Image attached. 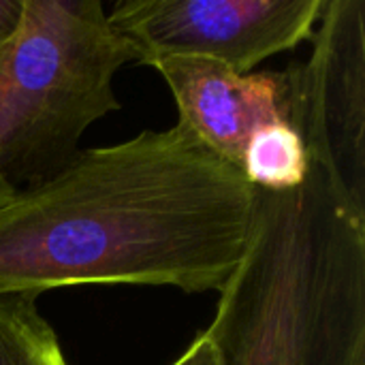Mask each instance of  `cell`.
<instances>
[{
	"instance_id": "obj_7",
	"label": "cell",
	"mask_w": 365,
	"mask_h": 365,
	"mask_svg": "<svg viewBox=\"0 0 365 365\" xmlns=\"http://www.w3.org/2000/svg\"><path fill=\"white\" fill-rule=\"evenodd\" d=\"M310 160L299 135L287 122L259 128L244 152L242 173L259 190L284 192L304 184Z\"/></svg>"
},
{
	"instance_id": "obj_1",
	"label": "cell",
	"mask_w": 365,
	"mask_h": 365,
	"mask_svg": "<svg viewBox=\"0 0 365 365\" xmlns=\"http://www.w3.org/2000/svg\"><path fill=\"white\" fill-rule=\"evenodd\" d=\"M255 188L184 122L79 150L0 205V295L79 284L218 291L237 269Z\"/></svg>"
},
{
	"instance_id": "obj_5",
	"label": "cell",
	"mask_w": 365,
	"mask_h": 365,
	"mask_svg": "<svg viewBox=\"0 0 365 365\" xmlns=\"http://www.w3.org/2000/svg\"><path fill=\"white\" fill-rule=\"evenodd\" d=\"M321 9L323 0H122L107 19L148 66L201 56L248 75L310 41Z\"/></svg>"
},
{
	"instance_id": "obj_2",
	"label": "cell",
	"mask_w": 365,
	"mask_h": 365,
	"mask_svg": "<svg viewBox=\"0 0 365 365\" xmlns=\"http://www.w3.org/2000/svg\"><path fill=\"white\" fill-rule=\"evenodd\" d=\"M222 365H365V216L314 167L255 188L242 261L203 331Z\"/></svg>"
},
{
	"instance_id": "obj_9",
	"label": "cell",
	"mask_w": 365,
	"mask_h": 365,
	"mask_svg": "<svg viewBox=\"0 0 365 365\" xmlns=\"http://www.w3.org/2000/svg\"><path fill=\"white\" fill-rule=\"evenodd\" d=\"M171 365H222V361H220V355H218L214 342L205 334H201L186 349V353Z\"/></svg>"
},
{
	"instance_id": "obj_10",
	"label": "cell",
	"mask_w": 365,
	"mask_h": 365,
	"mask_svg": "<svg viewBox=\"0 0 365 365\" xmlns=\"http://www.w3.org/2000/svg\"><path fill=\"white\" fill-rule=\"evenodd\" d=\"M26 0H0V45L6 47L21 24Z\"/></svg>"
},
{
	"instance_id": "obj_11",
	"label": "cell",
	"mask_w": 365,
	"mask_h": 365,
	"mask_svg": "<svg viewBox=\"0 0 365 365\" xmlns=\"http://www.w3.org/2000/svg\"><path fill=\"white\" fill-rule=\"evenodd\" d=\"M9 45H11V43H9ZM9 45H6V47H9ZM6 47H2V45H0V66H2V60H4V53H6Z\"/></svg>"
},
{
	"instance_id": "obj_6",
	"label": "cell",
	"mask_w": 365,
	"mask_h": 365,
	"mask_svg": "<svg viewBox=\"0 0 365 365\" xmlns=\"http://www.w3.org/2000/svg\"><path fill=\"white\" fill-rule=\"evenodd\" d=\"M152 68L165 77L180 122L237 169L259 128L287 122L280 71L240 75L225 62L201 56H169Z\"/></svg>"
},
{
	"instance_id": "obj_3",
	"label": "cell",
	"mask_w": 365,
	"mask_h": 365,
	"mask_svg": "<svg viewBox=\"0 0 365 365\" xmlns=\"http://www.w3.org/2000/svg\"><path fill=\"white\" fill-rule=\"evenodd\" d=\"M137 49L98 0H26L0 66V205L62 171L120 109L113 79Z\"/></svg>"
},
{
	"instance_id": "obj_4",
	"label": "cell",
	"mask_w": 365,
	"mask_h": 365,
	"mask_svg": "<svg viewBox=\"0 0 365 365\" xmlns=\"http://www.w3.org/2000/svg\"><path fill=\"white\" fill-rule=\"evenodd\" d=\"M306 60L282 73L287 124L310 167L365 216V0H323Z\"/></svg>"
},
{
	"instance_id": "obj_8",
	"label": "cell",
	"mask_w": 365,
	"mask_h": 365,
	"mask_svg": "<svg viewBox=\"0 0 365 365\" xmlns=\"http://www.w3.org/2000/svg\"><path fill=\"white\" fill-rule=\"evenodd\" d=\"M34 295H0V365H68Z\"/></svg>"
}]
</instances>
